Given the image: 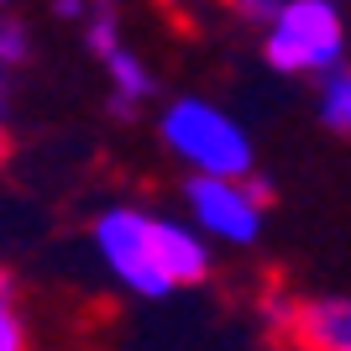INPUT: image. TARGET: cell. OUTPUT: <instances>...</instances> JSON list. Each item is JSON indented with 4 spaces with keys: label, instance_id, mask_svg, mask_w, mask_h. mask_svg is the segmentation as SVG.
<instances>
[{
    "label": "cell",
    "instance_id": "cell-1",
    "mask_svg": "<svg viewBox=\"0 0 351 351\" xmlns=\"http://www.w3.org/2000/svg\"><path fill=\"white\" fill-rule=\"evenodd\" d=\"M267 63L278 73H330L346 53V27L330 0H283L267 16Z\"/></svg>",
    "mask_w": 351,
    "mask_h": 351
},
{
    "label": "cell",
    "instance_id": "cell-6",
    "mask_svg": "<svg viewBox=\"0 0 351 351\" xmlns=\"http://www.w3.org/2000/svg\"><path fill=\"white\" fill-rule=\"evenodd\" d=\"M293 336L304 341V351H351V299L293 309Z\"/></svg>",
    "mask_w": 351,
    "mask_h": 351
},
{
    "label": "cell",
    "instance_id": "cell-8",
    "mask_svg": "<svg viewBox=\"0 0 351 351\" xmlns=\"http://www.w3.org/2000/svg\"><path fill=\"white\" fill-rule=\"evenodd\" d=\"M320 116L341 132H351V73H330L320 95Z\"/></svg>",
    "mask_w": 351,
    "mask_h": 351
},
{
    "label": "cell",
    "instance_id": "cell-12",
    "mask_svg": "<svg viewBox=\"0 0 351 351\" xmlns=\"http://www.w3.org/2000/svg\"><path fill=\"white\" fill-rule=\"evenodd\" d=\"M0 162H5V136H0Z\"/></svg>",
    "mask_w": 351,
    "mask_h": 351
},
{
    "label": "cell",
    "instance_id": "cell-2",
    "mask_svg": "<svg viewBox=\"0 0 351 351\" xmlns=\"http://www.w3.org/2000/svg\"><path fill=\"white\" fill-rule=\"evenodd\" d=\"M162 142L184 162L215 178H247L252 173V142L220 105L210 100H173L162 110Z\"/></svg>",
    "mask_w": 351,
    "mask_h": 351
},
{
    "label": "cell",
    "instance_id": "cell-4",
    "mask_svg": "<svg viewBox=\"0 0 351 351\" xmlns=\"http://www.w3.org/2000/svg\"><path fill=\"white\" fill-rule=\"evenodd\" d=\"M189 205H194V215H199V226H205V231H215L220 241H236V247L257 241L263 205H257V199H252L236 178H215V173L189 178Z\"/></svg>",
    "mask_w": 351,
    "mask_h": 351
},
{
    "label": "cell",
    "instance_id": "cell-10",
    "mask_svg": "<svg viewBox=\"0 0 351 351\" xmlns=\"http://www.w3.org/2000/svg\"><path fill=\"white\" fill-rule=\"evenodd\" d=\"M278 5H283V0H241V11H247V16H273Z\"/></svg>",
    "mask_w": 351,
    "mask_h": 351
},
{
    "label": "cell",
    "instance_id": "cell-5",
    "mask_svg": "<svg viewBox=\"0 0 351 351\" xmlns=\"http://www.w3.org/2000/svg\"><path fill=\"white\" fill-rule=\"evenodd\" d=\"M152 257H158L162 278L173 283H199L210 273V252L205 241H194L184 226H168V220H152Z\"/></svg>",
    "mask_w": 351,
    "mask_h": 351
},
{
    "label": "cell",
    "instance_id": "cell-3",
    "mask_svg": "<svg viewBox=\"0 0 351 351\" xmlns=\"http://www.w3.org/2000/svg\"><path fill=\"white\" fill-rule=\"evenodd\" d=\"M95 241H100L105 263L121 273V283H132L136 293L158 299V293L173 289V283L162 278L158 257H152V220L147 215H136V210H110V215H100V226H95Z\"/></svg>",
    "mask_w": 351,
    "mask_h": 351
},
{
    "label": "cell",
    "instance_id": "cell-11",
    "mask_svg": "<svg viewBox=\"0 0 351 351\" xmlns=\"http://www.w3.org/2000/svg\"><path fill=\"white\" fill-rule=\"evenodd\" d=\"M58 16H79V0H58Z\"/></svg>",
    "mask_w": 351,
    "mask_h": 351
},
{
    "label": "cell",
    "instance_id": "cell-7",
    "mask_svg": "<svg viewBox=\"0 0 351 351\" xmlns=\"http://www.w3.org/2000/svg\"><path fill=\"white\" fill-rule=\"evenodd\" d=\"M100 58H105V69H110V79H116L121 100H147V95H152V73L142 69L136 53H126V47L116 43V47H105Z\"/></svg>",
    "mask_w": 351,
    "mask_h": 351
},
{
    "label": "cell",
    "instance_id": "cell-9",
    "mask_svg": "<svg viewBox=\"0 0 351 351\" xmlns=\"http://www.w3.org/2000/svg\"><path fill=\"white\" fill-rule=\"evenodd\" d=\"M0 351H27V330L11 309V278H0Z\"/></svg>",
    "mask_w": 351,
    "mask_h": 351
}]
</instances>
